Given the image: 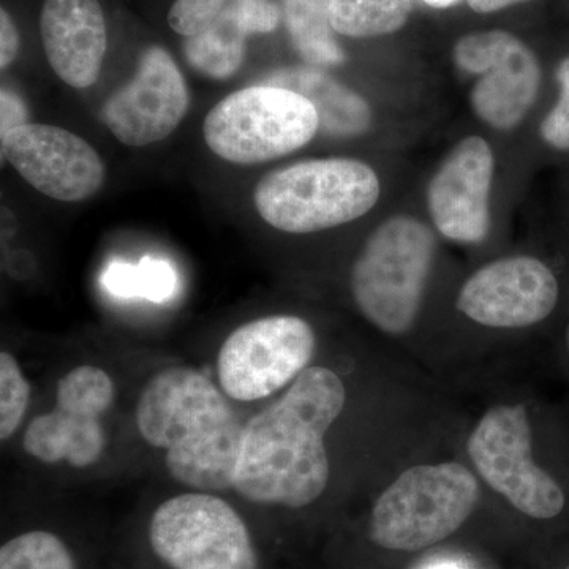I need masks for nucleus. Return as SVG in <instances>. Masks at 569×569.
Wrapping results in <instances>:
<instances>
[{
	"instance_id": "1",
	"label": "nucleus",
	"mask_w": 569,
	"mask_h": 569,
	"mask_svg": "<svg viewBox=\"0 0 569 569\" xmlns=\"http://www.w3.org/2000/svg\"><path fill=\"white\" fill-rule=\"evenodd\" d=\"M347 402V389L326 367H307L282 399L247 422L234 489L258 505L305 508L329 481L325 436Z\"/></svg>"
},
{
	"instance_id": "2",
	"label": "nucleus",
	"mask_w": 569,
	"mask_h": 569,
	"mask_svg": "<svg viewBox=\"0 0 569 569\" xmlns=\"http://www.w3.org/2000/svg\"><path fill=\"white\" fill-rule=\"evenodd\" d=\"M138 432L167 451L171 477L198 492L234 488L246 426L222 391L198 370L168 367L138 399Z\"/></svg>"
},
{
	"instance_id": "3",
	"label": "nucleus",
	"mask_w": 569,
	"mask_h": 569,
	"mask_svg": "<svg viewBox=\"0 0 569 569\" xmlns=\"http://www.w3.org/2000/svg\"><path fill=\"white\" fill-rule=\"evenodd\" d=\"M380 197L369 164L355 159L306 160L280 168L258 182L254 208L266 223L291 234H309L353 222Z\"/></svg>"
},
{
	"instance_id": "4",
	"label": "nucleus",
	"mask_w": 569,
	"mask_h": 569,
	"mask_svg": "<svg viewBox=\"0 0 569 569\" xmlns=\"http://www.w3.org/2000/svg\"><path fill=\"white\" fill-rule=\"evenodd\" d=\"M436 250V236L413 217L396 216L381 223L351 271V293L362 316L389 336L410 331Z\"/></svg>"
},
{
	"instance_id": "5",
	"label": "nucleus",
	"mask_w": 569,
	"mask_h": 569,
	"mask_svg": "<svg viewBox=\"0 0 569 569\" xmlns=\"http://www.w3.org/2000/svg\"><path fill=\"white\" fill-rule=\"evenodd\" d=\"M478 498L477 478L460 463L408 468L373 505L370 538L397 552L432 548L466 523Z\"/></svg>"
},
{
	"instance_id": "6",
	"label": "nucleus",
	"mask_w": 569,
	"mask_h": 569,
	"mask_svg": "<svg viewBox=\"0 0 569 569\" xmlns=\"http://www.w3.org/2000/svg\"><path fill=\"white\" fill-rule=\"evenodd\" d=\"M320 130L316 107L288 89L252 86L230 93L206 114L208 148L234 164H258L305 148Z\"/></svg>"
},
{
	"instance_id": "7",
	"label": "nucleus",
	"mask_w": 569,
	"mask_h": 569,
	"mask_svg": "<svg viewBox=\"0 0 569 569\" xmlns=\"http://www.w3.org/2000/svg\"><path fill=\"white\" fill-rule=\"evenodd\" d=\"M467 449L486 485L527 518L556 520L567 511V486L533 458L526 406L490 408L468 438Z\"/></svg>"
},
{
	"instance_id": "8",
	"label": "nucleus",
	"mask_w": 569,
	"mask_h": 569,
	"mask_svg": "<svg viewBox=\"0 0 569 569\" xmlns=\"http://www.w3.org/2000/svg\"><path fill=\"white\" fill-rule=\"evenodd\" d=\"M157 559L170 569H260L244 519L209 492L168 498L148 529Z\"/></svg>"
},
{
	"instance_id": "9",
	"label": "nucleus",
	"mask_w": 569,
	"mask_h": 569,
	"mask_svg": "<svg viewBox=\"0 0 569 569\" xmlns=\"http://www.w3.org/2000/svg\"><path fill=\"white\" fill-rule=\"evenodd\" d=\"M316 343L312 326L299 317H264L239 326L217 358L220 387L238 402L266 399L305 372Z\"/></svg>"
},
{
	"instance_id": "10",
	"label": "nucleus",
	"mask_w": 569,
	"mask_h": 569,
	"mask_svg": "<svg viewBox=\"0 0 569 569\" xmlns=\"http://www.w3.org/2000/svg\"><path fill=\"white\" fill-rule=\"evenodd\" d=\"M111 377L96 366H80L61 378L54 410L33 419L22 448L43 463L84 468L102 456L107 436L100 418L114 402Z\"/></svg>"
},
{
	"instance_id": "11",
	"label": "nucleus",
	"mask_w": 569,
	"mask_h": 569,
	"mask_svg": "<svg viewBox=\"0 0 569 569\" xmlns=\"http://www.w3.org/2000/svg\"><path fill=\"white\" fill-rule=\"evenodd\" d=\"M455 61L459 69L481 77L471 91V108L492 129H516L537 102L541 67L535 52L512 33L462 37L455 47Z\"/></svg>"
},
{
	"instance_id": "12",
	"label": "nucleus",
	"mask_w": 569,
	"mask_h": 569,
	"mask_svg": "<svg viewBox=\"0 0 569 569\" xmlns=\"http://www.w3.org/2000/svg\"><path fill=\"white\" fill-rule=\"evenodd\" d=\"M0 138L3 159L52 200L78 203L103 186L107 171L99 152L69 130L29 122Z\"/></svg>"
},
{
	"instance_id": "13",
	"label": "nucleus",
	"mask_w": 569,
	"mask_h": 569,
	"mask_svg": "<svg viewBox=\"0 0 569 569\" xmlns=\"http://www.w3.org/2000/svg\"><path fill=\"white\" fill-rule=\"evenodd\" d=\"M560 299L556 272L535 257H509L486 264L460 290L458 309L489 328H529L552 316Z\"/></svg>"
},
{
	"instance_id": "14",
	"label": "nucleus",
	"mask_w": 569,
	"mask_h": 569,
	"mask_svg": "<svg viewBox=\"0 0 569 569\" xmlns=\"http://www.w3.org/2000/svg\"><path fill=\"white\" fill-rule=\"evenodd\" d=\"M189 91L178 63L162 47L142 51L132 80L104 100L100 119L133 148L170 137L186 118Z\"/></svg>"
},
{
	"instance_id": "15",
	"label": "nucleus",
	"mask_w": 569,
	"mask_h": 569,
	"mask_svg": "<svg viewBox=\"0 0 569 569\" xmlns=\"http://www.w3.org/2000/svg\"><path fill=\"white\" fill-rule=\"evenodd\" d=\"M493 168L492 149L481 137L463 138L438 168L427 189V206L449 241L477 244L488 238Z\"/></svg>"
},
{
	"instance_id": "16",
	"label": "nucleus",
	"mask_w": 569,
	"mask_h": 569,
	"mask_svg": "<svg viewBox=\"0 0 569 569\" xmlns=\"http://www.w3.org/2000/svg\"><path fill=\"white\" fill-rule=\"evenodd\" d=\"M40 32L48 62L66 84H96L108 47L99 0H44Z\"/></svg>"
},
{
	"instance_id": "17",
	"label": "nucleus",
	"mask_w": 569,
	"mask_h": 569,
	"mask_svg": "<svg viewBox=\"0 0 569 569\" xmlns=\"http://www.w3.org/2000/svg\"><path fill=\"white\" fill-rule=\"evenodd\" d=\"M260 84L306 97L320 119L318 132L326 137H361L372 127V110L366 99L318 67H284L266 74Z\"/></svg>"
},
{
	"instance_id": "18",
	"label": "nucleus",
	"mask_w": 569,
	"mask_h": 569,
	"mask_svg": "<svg viewBox=\"0 0 569 569\" xmlns=\"http://www.w3.org/2000/svg\"><path fill=\"white\" fill-rule=\"evenodd\" d=\"M247 37L230 3L204 31L186 37L183 56L201 77L228 80L244 62Z\"/></svg>"
},
{
	"instance_id": "19",
	"label": "nucleus",
	"mask_w": 569,
	"mask_h": 569,
	"mask_svg": "<svg viewBox=\"0 0 569 569\" xmlns=\"http://www.w3.org/2000/svg\"><path fill=\"white\" fill-rule=\"evenodd\" d=\"M283 18L296 51L312 67H336L347 56L329 20V0H283Z\"/></svg>"
},
{
	"instance_id": "20",
	"label": "nucleus",
	"mask_w": 569,
	"mask_h": 569,
	"mask_svg": "<svg viewBox=\"0 0 569 569\" xmlns=\"http://www.w3.org/2000/svg\"><path fill=\"white\" fill-rule=\"evenodd\" d=\"M411 9L413 0H329V20L340 36L370 39L402 29Z\"/></svg>"
},
{
	"instance_id": "21",
	"label": "nucleus",
	"mask_w": 569,
	"mask_h": 569,
	"mask_svg": "<svg viewBox=\"0 0 569 569\" xmlns=\"http://www.w3.org/2000/svg\"><path fill=\"white\" fill-rule=\"evenodd\" d=\"M0 569H77V561L58 535L32 530L2 545Z\"/></svg>"
},
{
	"instance_id": "22",
	"label": "nucleus",
	"mask_w": 569,
	"mask_h": 569,
	"mask_svg": "<svg viewBox=\"0 0 569 569\" xmlns=\"http://www.w3.org/2000/svg\"><path fill=\"white\" fill-rule=\"evenodd\" d=\"M103 280L111 293L142 296L152 301L167 299L174 287L171 266L151 258H144L138 266L111 264Z\"/></svg>"
},
{
	"instance_id": "23",
	"label": "nucleus",
	"mask_w": 569,
	"mask_h": 569,
	"mask_svg": "<svg viewBox=\"0 0 569 569\" xmlns=\"http://www.w3.org/2000/svg\"><path fill=\"white\" fill-rule=\"evenodd\" d=\"M31 400V385L13 355L0 353V438L9 440L20 427Z\"/></svg>"
},
{
	"instance_id": "24",
	"label": "nucleus",
	"mask_w": 569,
	"mask_h": 569,
	"mask_svg": "<svg viewBox=\"0 0 569 569\" xmlns=\"http://www.w3.org/2000/svg\"><path fill=\"white\" fill-rule=\"evenodd\" d=\"M233 0H176L168 13V24L179 36H197Z\"/></svg>"
},
{
	"instance_id": "25",
	"label": "nucleus",
	"mask_w": 569,
	"mask_h": 569,
	"mask_svg": "<svg viewBox=\"0 0 569 569\" xmlns=\"http://www.w3.org/2000/svg\"><path fill=\"white\" fill-rule=\"evenodd\" d=\"M557 81L560 84L559 102L541 122L539 133L550 148L569 151V58L560 62Z\"/></svg>"
},
{
	"instance_id": "26",
	"label": "nucleus",
	"mask_w": 569,
	"mask_h": 569,
	"mask_svg": "<svg viewBox=\"0 0 569 569\" xmlns=\"http://www.w3.org/2000/svg\"><path fill=\"white\" fill-rule=\"evenodd\" d=\"M231 6L249 36L276 31L282 20V11L272 0H233Z\"/></svg>"
},
{
	"instance_id": "27",
	"label": "nucleus",
	"mask_w": 569,
	"mask_h": 569,
	"mask_svg": "<svg viewBox=\"0 0 569 569\" xmlns=\"http://www.w3.org/2000/svg\"><path fill=\"white\" fill-rule=\"evenodd\" d=\"M29 119L28 108L21 97L10 89H2L0 92V137L26 126Z\"/></svg>"
},
{
	"instance_id": "28",
	"label": "nucleus",
	"mask_w": 569,
	"mask_h": 569,
	"mask_svg": "<svg viewBox=\"0 0 569 569\" xmlns=\"http://www.w3.org/2000/svg\"><path fill=\"white\" fill-rule=\"evenodd\" d=\"M20 52V33L9 11L0 10V67L6 70Z\"/></svg>"
},
{
	"instance_id": "29",
	"label": "nucleus",
	"mask_w": 569,
	"mask_h": 569,
	"mask_svg": "<svg viewBox=\"0 0 569 569\" xmlns=\"http://www.w3.org/2000/svg\"><path fill=\"white\" fill-rule=\"evenodd\" d=\"M522 2H529V0H468V6L477 13L488 14Z\"/></svg>"
},
{
	"instance_id": "30",
	"label": "nucleus",
	"mask_w": 569,
	"mask_h": 569,
	"mask_svg": "<svg viewBox=\"0 0 569 569\" xmlns=\"http://www.w3.org/2000/svg\"><path fill=\"white\" fill-rule=\"evenodd\" d=\"M430 7H437V9H445V7L455 6L459 0H425Z\"/></svg>"
},
{
	"instance_id": "31",
	"label": "nucleus",
	"mask_w": 569,
	"mask_h": 569,
	"mask_svg": "<svg viewBox=\"0 0 569 569\" xmlns=\"http://www.w3.org/2000/svg\"><path fill=\"white\" fill-rule=\"evenodd\" d=\"M565 351H567L569 358V323L567 325V329H565Z\"/></svg>"
},
{
	"instance_id": "32",
	"label": "nucleus",
	"mask_w": 569,
	"mask_h": 569,
	"mask_svg": "<svg viewBox=\"0 0 569 569\" xmlns=\"http://www.w3.org/2000/svg\"><path fill=\"white\" fill-rule=\"evenodd\" d=\"M561 569H569V563L565 565V567Z\"/></svg>"
}]
</instances>
